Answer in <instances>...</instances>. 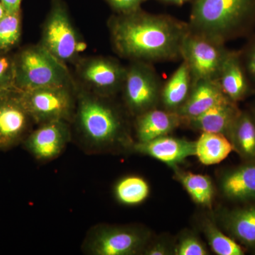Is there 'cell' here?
<instances>
[{
	"instance_id": "18",
	"label": "cell",
	"mask_w": 255,
	"mask_h": 255,
	"mask_svg": "<svg viewBox=\"0 0 255 255\" xmlns=\"http://www.w3.org/2000/svg\"><path fill=\"white\" fill-rule=\"evenodd\" d=\"M228 98L218 80H199L193 83L185 103L177 113L184 121L194 118Z\"/></svg>"
},
{
	"instance_id": "12",
	"label": "cell",
	"mask_w": 255,
	"mask_h": 255,
	"mask_svg": "<svg viewBox=\"0 0 255 255\" xmlns=\"http://www.w3.org/2000/svg\"><path fill=\"white\" fill-rule=\"evenodd\" d=\"M35 124L20 100L18 90L0 95V149L8 150L24 139Z\"/></svg>"
},
{
	"instance_id": "7",
	"label": "cell",
	"mask_w": 255,
	"mask_h": 255,
	"mask_svg": "<svg viewBox=\"0 0 255 255\" xmlns=\"http://www.w3.org/2000/svg\"><path fill=\"white\" fill-rule=\"evenodd\" d=\"M75 85L94 95L116 97L122 92L127 66L111 56L81 57L73 65Z\"/></svg>"
},
{
	"instance_id": "8",
	"label": "cell",
	"mask_w": 255,
	"mask_h": 255,
	"mask_svg": "<svg viewBox=\"0 0 255 255\" xmlns=\"http://www.w3.org/2000/svg\"><path fill=\"white\" fill-rule=\"evenodd\" d=\"M18 94L36 125L52 121L73 122L77 105L76 85L43 87L18 91Z\"/></svg>"
},
{
	"instance_id": "24",
	"label": "cell",
	"mask_w": 255,
	"mask_h": 255,
	"mask_svg": "<svg viewBox=\"0 0 255 255\" xmlns=\"http://www.w3.org/2000/svg\"><path fill=\"white\" fill-rule=\"evenodd\" d=\"M114 194L118 202L123 205L137 206L147 199L150 194V187L141 177L127 176L116 183Z\"/></svg>"
},
{
	"instance_id": "21",
	"label": "cell",
	"mask_w": 255,
	"mask_h": 255,
	"mask_svg": "<svg viewBox=\"0 0 255 255\" xmlns=\"http://www.w3.org/2000/svg\"><path fill=\"white\" fill-rule=\"evenodd\" d=\"M228 138L242 158L255 160V117L251 111H241Z\"/></svg>"
},
{
	"instance_id": "4",
	"label": "cell",
	"mask_w": 255,
	"mask_h": 255,
	"mask_svg": "<svg viewBox=\"0 0 255 255\" xmlns=\"http://www.w3.org/2000/svg\"><path fill=\"white\" fill-rule=\"evenodd\" d=\"M13 56L15 86L18 91L75 85L68 65L38 43L25 46Z\"/></svg>"
},
{
	"instance_id": "23",
	"label": "cell",
	"mask_w": 255,
	"mask_h": 255,
	"mask_svg": "<svg viewBox=\"0 0 255 255\" xmlns=\"http://www.w3.org/2000/svg\"><path fill=\"white\" fill-rule=\"evenodd\" d=\"M176 179L182 184L192 200L199 205L211 208L214 196V188L211 178L174 169Z\"/></svg>"
},
{
	"instance_id": "20",
	"label": "cell",
	"mask_w": 255,
	"mask_h": 255,
	"mask_svg": "<svg viewBox=\"0 0 255 255\" xmlns=\"http://www.w3.org/2000/svg\"><path fill=\"white\" fill-rule=\"evenodd\" d=\"M193 83L189 66L182 60L181 65L162 86L160 102L164 110L177 112L187 101Z\"/></svg>"
},
{
	"instance_id": "17",
	"label": "cell",
	"mask_w": 255,
	"mask_h": 255,
	"mask_svg": "<svg viewBox=\"0 0 255 255\" xmlns=\"http://www.w3.org/2000/svg\"><path fill=\"white\" fill-rule=\"evenodd\" d=\"M220 190L226 199L236 202L255 201V160L226 171L221 176Z\"/></svg>"
},
{
	"instance_id": "3",
	"label": "cell",
	"mask_w": 255,
	"mask_h": 255,
	"mask_svg": "<svg viewBox=\"0 0 255 255\" xmlns=\"http://www.w3.org/2000/svg\"><path fill=\"white\" fill-rule=\"evenodd\" d=\"M191 31L226 43L255 28V0H194Z\"/></svg>"
},
{
	"instance_id": "27",
	"label": "cell",
	"mask_w": 255,
	"mask_h": 255,
	"mask_svg": "<svg viewBox=\"0 0 255 255\" xmlns=\"http://www.w3.org/2000/svg\"><path fill=\"white\" fill-rule=\"evenodd\" d=\"M175 255H207L209 252L205 245L194 233L183 235L177 244L173 247Z\"/></svg>"
},
{
	"instance_id": "28",
	"label": "cell",
	"mask_w": 255,
	"mask_h": 255,
	"mask_svg": "<svg viewBox=\"0 0 255 255\" xmlns=\"http://www.w3.org/2000/svg\"><path fill=\"white\" fill-rule=\"evenodd\" d=\"M15 70L14 56L4 53L0 54V95L14 91Z\"/></svg>"
},
{
	"instance_id": "2",
	"label": "cell",
	"mask_w": 255,
	"mask_h": 255,
	"mask_svg": "<svg viewBox=\"0 0 255 255\" xmlns=\"http://www.w3.org/2000/svg\"><path fill=\"white\" fill-rule=\"evenodd\" d=\"M72 140L89 155L131 150L134 142L124 110L114 100L77 87Z\"/></svg>"
},
{
	"instance_id": "25",
	"label": "cell",
	"mask_w": 255,
	"mask_h": 255,
	"mask_svg": "<svg viewBox=\"0 0 255 255\" xmlns=\"http://www.w3.org/2000/svg\"><path fill=\"white\" fill-rule=\"evenodd\" d=\"M201 229L214 253L218 255H243L245 251L231 236L224 234L211 219L205 218Z\"/></svg>"
},
{
	"instance_id": "13",
	"label": "cell",
	"mask_w": 255,
	"mask_h": 255,
	"mask_svg": "<svg viewBox=\"0 0 255 255\" xmlns=\"http://www.w3.org/2000/svg\"><path fill=\"white\" fill-rule=\"evenodd\" d=\"M132 150L157 159L174 169L188 157L195 155V141L167 135L150 141L135 142Z\"/></svg>"
},
{
	"instance_id": "16",
	"label": "cell",
	"mask_w": 255,
	"mask_h": 255,
	"mask_svg": "<svg viewBox=\"0 0 255 255\" xmlns=\"http://www.w3.org/2000/svg\"><path fill=\"white\" fill-rule=\"evenodd\" d=\"M241 111L238 103L226 98L201 115L186 121L185 124L201 132L222 134L228 137Z\"/></svg>"
},
{
	"instance_id": "9",
	"label": "cell",
	"mask_w": 255,
	"mask_h": 255,
	"mask_svg": "<svg viewBox=\"0 0 255 255\" xmlns=\"http://www.w3.org/2000/svg\"><path fill=\"white\" fill-rule=\"evenodd\" d=\"M162 86L160 78L150 63L130 61L121 94L124 108L132 117L157 108Z\"/></svg>"
},
{
	"instance_id": "26",
	"label": "cell",
	"mask_w": 255,
	"mask_h": 255,
	"mask_svg": "<svg viewBox=\"0 0 255 255\" xmlns=\"http://www.w3.org/2000/svg\"><path fill=\"white\" fill-rule=\"evenodd\" d=\"M21 35V10L6 13L0 20V51L6 52L18 44Z\"/></svg>"
},
{
	"instance_id": "31",
	"label": "cell",
	"mask_w": 255,
	"mask_h": 255,
	"mask_svg": "<svg viewBox=\"0 0 255 255\" xmlns=\"http://www.w3.org/2000/svg\"><path fill=\"white\" fill-rule=\"evenodd\" d=\"M142 255H173V248L169 247L164 241H156L147 244Z\"/></svg>"
},
{
	"instance_id": "33",
	"label": "cell",
	"mask_w": 255,
	"mask_h": 255,
	"mask_svg": "<svg viewBox=\"0 0 255 255\" xmlns=\"http://www.w3.org/2000/svg\"><path fill=\"white\" fill-rule=\"evenodd\" d=\"M155 1H158V2L163 3V4H173L181 6L184 4L187 1H191V0H155Z\"/></svg>"
},
{
	"instance_id": "32",
	"label": "cell",
	"mask_w": 255,
	"mask_h": 255,
	"mask_svg": "<svg viewBox=\"0 0 255 255\" xmlns=\"http://www.w3.org/2000/svg\"><path fill=\"white\" fill-rule=\"evenodd\" d=\"M6 12L11 13L20 11L21 9V0H0Z\"/></svg>"
},
{
	"instance_id": "6",
	"label": "cell",
	"mask_w": 255,
	"mask_h": 255,
	"mask_svg": "<svg viewBox=\"0 0 255 255\" xmlns=\"http://www.w3.org/2000/svg\"><path fill=\"white\" fill-rule=\"evenodd\" d=\"M150 238L149 231L141 226L101 223L87 231L81 250L88 255H142Z\"/></svg>"
},
{
	"instance_id": "14",
	"label": "cell",
	"mask_w": 255,
	"mask_h": 255,
	"mask_svg": "<svg viewBox=\"0 0 255 255\" xmlns=\"http://www.w3.org/2000/svg\"><path fill=\"white\" fill-rule=\"evenodd\" d=\"M217 80L225 95L236 103L255 90L243 65L241 52L236 50H230Z\"/></svg>"
},
{
	"instance_id": "19",
	"label": "cell",
	"mask_w": 255,
	"mask_h": 255,
	"mask_svg": "<svg viewBox=\"0 0 255 255\" xmlns=\"http://www.w3.org/2000/svg\"><path fill=\"white\" fill-rule=\"evenodd\" d=\"M220 221L226 232L236 241L255 249V205L225 210Z\"/></svg>"
},
{
	"instance_id": "34",
	"label": "cell",
	"mask_w": 255,
	"mask_h": 255,
	"mask_svg": "<svg viewBox=\"0 0 255 255\" xmlns=\"http://www.w3.org/2000/svg\"><path fill=\"white\" fill-rule=\"evenodd\" d=\"M6 13L7 12H6V9H5L4 6H3L2 3L0 1V20L4 17Z\"/></svg>"
},
{
	"instance_id": "11",
	"label": "cell",
	"mask_w": 255,
	"mask_h": 255,
	"mask_svg": "<svg viewBox=\"0 0 255 255\" xmlns=\"http://www.w3.org/2000/svg\"><path fill=\"white\" fill-rule=\"evenodd\" d=\"M71 124L65 121H52L37 125L23 140L25 148L37 161L50 162L65 150L72 141Z\"/></svg>"
},
{
	"instance_id": "15",
	"label": "cell",
	"mask_w": 255,
	"mask_h": 255,
	"mask_svg": "<svg viewBox=\"0 0 255 255\" xmlns=\"http://www.w3.org/2000/svg\"><path fill=\"white\" fill-rule=\"evenodd\" d=\"M184 124V119L177 112L152 109L135 117V142L150 141L167 135Z\"/></svg>"
},
{
	"instance_id": "10",
	"label": "cell",
	"mask_w": 255,
	"mask_h": 255,
	"mask_svg": "<svg viewBox=\"0 0 255 255\" xmlns=\"http://www.w3.org/2000/svg\"><path fill=\"white\" fill-rule=\"evenodd\" d=\"M225 44L219 40L190 30L183 42L181 58L189 66L193 82L218 80L230 51Z\"/></svg>"
},
{
	"instance_id": "22",
	"label": "cell",
	"mask_w": 255,
	"mask_h": 255,
	"mask_svg": "<svg viewBox=\"0 0 255 255\" xmlns=\"http://www.w3.org/2000/svg\"><path fill=\"white\" fill-rule=\"evenodd\" d=\"M233 150L232 144L222 134L202 132L195 141V155L205 165L219 164Z\"/></svg>"
},
{
	"instance_id": "5",
	"label": "cell",
	"mask_w": 255,
	"mask_h": 255,
	"mask_svg": "<svg viewBox=\"0 0 255 255\" xmlns=\"http://www.w3.org/2000/svg\"><path fill=\"white\" fill-rule=\"evenodd\" d=\"M38 43L68 66L75 65L81 58L80 53L86 45L63 0H51Z\"/></svg>"
},
{
	"instance_id": "1",
	"label": "cell",
	"mask_w": 255,
	"mask_h": 255,
	"mask_svg": "<svg viewBox=\"0 0 255 255\" xmlns=\"http://www.w3.org/2000/svg\"><path fill=\"white\" fill-rule=\"evenodd\" d=\"M112 48L130 61L147 63L181 58L189 23L166 14L140 9L128 14H114L107 21Z\"/></svg>"
},
{
	"instance_id": "35",
	"label": "cell",
	"mask_w": 255,
	"mask_h": 255,
	"mask_svg": "<svg viewBox=\"0 0 255 255\" xmlns=\"http://www.w3.org/2000/svg\"><path fill=\"white\" fill-rule=\"evenodd\" d=\"M252 113L253 114V115H254V117H255V105L253 106V108L251 110Z\"/></svg>"
},
{
	"instance_id": "30",
	"label": "cell",
	"mask_w": 255,
	"mask_h": 255,
	"mask_svg": "<svg viewBox=\"0 0 255 255\" xmlns=\"http://www.w3.org/2000/svg\"><path fill=\"white\" fill-rule=\"evenodd\" d=\"M147 0H106L114 14H124L132 12L141 8L142 3Z\"/></svg>"
},
{
	"instance_id": "29",
	"label": "cell",
	"mask_w": 255,
	"mask_h": 255,
	"mask_svg": "<svg viewBox=\"0 0 255 255\" xmlns=\"http://www.w3.org/2000/svg\"><path fill=\"white\" fill-rule=\"evenodd\" d=\"M240 52L248 78L255 89V33L245 48Z\"/></svg>"
}]
</instances>
